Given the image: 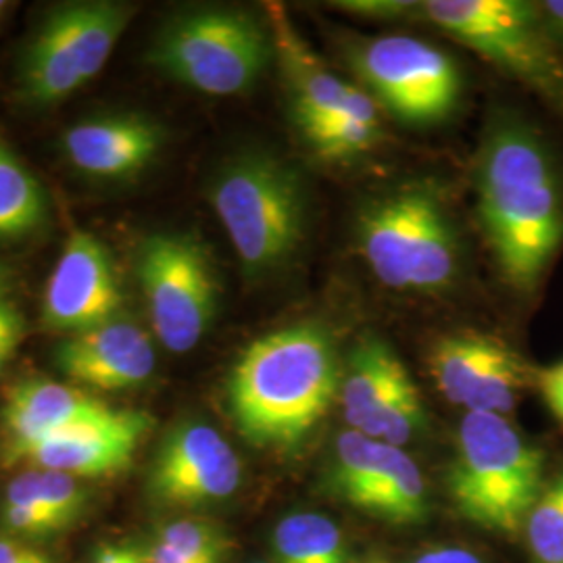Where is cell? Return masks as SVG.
Listing matches in <instances>:
<instances>
[{
  "label": "cell",
  "instance_id": "1",
  "mask_svg": "<svg viewBox=\"0 0 563 563\" xmlns=\"http://www.w3.org/2000/svg\"><path fill=\"white\" fill-rule=\"evenodd\" d=\"M476 211L501 280L534 297L563 246V174L534 123L495 109L474 169Z\"/></svg>",
  "mask_w": 563,
  "mask_h": 563
},
{
  "label": "cell",
  "instance_id": "2",
  "mask_svg": "<svg viewBox=\"0 0 563 563\" xmlns=\"http://www.w3.org/2000/svg\"><path fill=\"white\" fill-rule=\"evenodd\" d=\"M332 332L292 323L251 342L228 380L230 413L244 441L280 453L301 449L341 395Z\"/></svg>",
  "mask_w": 563,
  "mask_h": 563
},
{
  "label": "cell",
  "instance_id": "3",
  "mask_svg": "<svg viewBox=\"0 0 563 563\" xmlns=\"http://www.w3.org/2000/svg\"><path fill=\"white\" fill-rule=\"evenodd\" d=\"M357 251L386 288L439 297L462 276V236L455 218L428 184H405L363 205Z\"/></svg>",
  "mask_w": 563,
  "mask_h": 563
},
{
  "label": "cell",
  "instance_id": "4",
  "mask_svg": "<svg viewBox=\"0 0 563 563\" xmlns=\"http://www.w3.org/2000/svg\"><path fill=\"white\" fill-rule=\"evenodd\" d=\"M446 488L467 522L514 537L543 495V451L504 416L465 413Z\"/></svg>",
  "mask_w": 563,
  "mask_h": 563
},
{
  "label": "cell",
  "instance_id": "5",
  "mask_svg": "<svg viewBox=\"0 0 563 563\" xmlns=\"http://www.w3.org/2000/svg\"><path fill=\"white\" fill-rule=\"evenodd\" d=\"M209 201L249 278L276 272L301 246L307 197L301 176L269 153H244L225 163Z\"/></svg>",
  "mask_w": 563,
  "mask_h": 563
},
{
  "label": "cell",
  "instance_id": "6",
  "mask_svg": "<svg viewBox=\"0 0 563 563\" xmlns=\"http://www.w3.org/2000/svg\"><path fill=\"white\" fill-rule=\"evenodd\" d=\"M163 76L209 97L251 90L276 59L269 23L249 11L202 7L167 21L148 51Z\"/></svg>",
  "mask_w": 563,
  "mask_h": 563
},
{
  "label": "cell",
  "instance_id": "7",
  "mask_svg": "<svg viewBox=\"0 0 563 563\" xmlns=\"http://www.w3.org/2000/svg\"><path fill=\"white\" fill-rule=\"evenodd\" d=\"M422 15L507 76L522 81L563 118V59L537 2L428 0Z\"/></svg>",
  "mask_w": 563,
  "mask_h": 563
},
{
  "label": "cell",
  "instance_id": "8",
  "mask_svg": "<svg viewBox=\"0 0 563 563\" xmlns=\"http://www.w3.org/2000/svg\"><path fill=\"white\" fill-rule=\"evenodd\" d=\"M134 15L121 2H67L55 7L32 36L20 67L21 95L53 104L95 80Z\"/></svg>",
  "mask_w": 563,
  "mask_h": 563
},
{
  "label": "cell",
  "instance_id": "9",
  "mask_svg": "<svg viewBox=\"0 0 563 563\" xmlns=\"http://www.w3.org/2000/svg\"><path fill=\"white\" fill-rule=\"evenodd\" d=\"M346 59L363 90L405 125L443 123L462 101L460 65L430 42L399 34L355 38L346 46Z\"/></svg>",
  "mask_w": 563,
  "mask_h": 563
},
{
  "label": "cell",
  "instance_id": "10",
  "mask_svg": "<svg viewBox=\"0 0 563 563\" xmlns=\"http://www.w3.org/2000/svg\"><path fill=\"white\" fill-rule=\"evenodd\" d=\"M139 280L157 341L172 353L192 351L216 318L220 286L201 241L153 234L142 242Z\"/></svg>",
  "mask_w": 563,
  "mask_h": 563
},
{
  "label": "cell",
  "instance_id": "11",
  "mask_svg": "<svg viewBox=\"0 0 563 563\" xmlns=\"http://www.w3.org/2000/svg\"><path fill=\"white\" fill-rule=\"evenodd\" d=\"M342 416L353 432L402 449L426 428L420 390L388 342L365 334L342 369Z\"/></svg>",
  "mask_w": 563,
  "mask_h": 563
},
{
  "label": "cell",
  "instance_id": "12",
  "mask_svg": "<svg viewBox=\"0 0 563 563\" xmlns=\"http://www.w3.org/2000/svg\"><path fill=\"white\" fill-rule=\"evenodd\" d=\"M428 365L444 399L467 413L505 418L537 383V374L514 346L481 330L444 334L432 344Z\"/></svg>",
  "mask_w": 563,
  "mask_h": 563
},
{
  "label": "cell",
  "instance_id": "13",
  "mask_svg": "<svg viewBox=\"0 0 563 563\" xmlns=\"http://www.w3.org/2000/svg\"><path fill=\"white\" fill-rule=\"evenodd\" d=\"M332 493L344 504L393 526H416L430 514L422 470L402 449L342 432L330 470Z\"/></svg>",
  "mask_w": 563,
  "mask_h": 563
},
{
  "label": "cell",
  "instance_id": "14",
  "mask_svg": "<svg viewBox=\"0 0 563 563\" xmlns=\"http://www.w3.org/2000/svg\"><path fill=\"white\" fill-rule=\"evenodd\" d=\"M242 483V465L232 444L205 422L174 426L146 474L148 497L169 507H199L230 499Z\"/></svg>",
  "mask_w": 563,
  "mask_h": 563
},
{
  "label": "cell",
  "instance_id": "15",
  "mask_svg": "<svg viewBox=\"0 0 563 563\" xmlns=\"http://www.w3.org/2000/svg\"><path fill=\"white\" fill-rule=\"evenodd\" d=\"M121 288L99 239L76 230L67 239L42 299V323L67 336L118 318Z\"/></svg>",
  "mask_w": 563,
  "mask_h": 563
},
{
  "label": "cell",
  "instance_id": "16",
  "mask_svg": "<svg viewBox=\"0 0 563 563\" xmlns=\"http://www.w3.org/2000/svg\"><path fill=\"white\" fill-rule=\"evenodd\" d=\"M267 23L274 32L276 60L280 63L290 120L301 141L325 121L378 107L362 86L342 80L323 63L309 42L301 38L280 4H269Z\"/></svg>",
  "mask_w": 563,
  "mask_h": 563
},
{
  "label": "cell",
  "instance_id": "17",
  "mask_svg": "<svg viewBox=\"0 0 563 563\" xmlns=\"http://www.w3.org/2000/svg\"><path fill=\"white\" fill-rule=\"evenodd\" d=\"M151 426L153 418L142 411L113 409L101 420L78 423L41 441L7 449V460L74 478L109 476L132 463Z\"/></svg>",
  "mask_w": 563,
  "mask_h": 563
},
{
  "label": "cell",
  "instance_id": "18",
  "mask_svg": "<svg viewBox=\"0 0 563 563\" xmlns=\"http://www.w3.org/2000/svg\"><path fill=\"white\" fill-rule=\"evenodd\" d=\"M65 376L99 390H125L146 383L157 365L155 344L130 320H111L71 334L55 351Z\"/></svg>",
  "mask_w": 563,
  "mask_h": 563
},
{
  "label": "cell",
  "instance_id": "19",
  "mask_svg": "<svg viewBox=\"0 0 563 563\" xmlns=\"http://www.w3.org/2000/svg\"><path fill=\"white\" fill-rule=\"evenodd\" d=\"M162 144L157 123L128 113L80 121L63 136L69 163L81 174L101 180H121L139 174L155 159Z\"/></svg>",
  "mask_w": 563,
  "mask_h": 563
},
{
  "label": "cell",
  "instance_id": "20",
  "mask_svg": "<svg viewBox=\"0 0 563 563\" xmlns=\"http://www.w3.org/2000/svg\"><path fill=\"white\" fill-rule=\"evenodd\" d=\"M113 407L86 395L80 388L51 380L15 384L2 405V426L9 437L7 449L34 443L65 428L95 422Z\"/></svg>",
  "mask_w": 563,
  "mask_h": 563
},
{
  "label": "cell",
  "instance_id": "21",
  "mask_svg": "<svg viewBox=\"0 0 563 563\" xmlns=\"http://www.w3.org/2000/svg\"><path fill=\"white\" fill-rule=\"evenodd\" d=\"M46 218V190L7 142L0 141V241L30 236Z\"/></svg>",
  "mask_w": 563,
  "mask_h": 563
},
{
  "label": "cell",
  "instance_id": "22",
  "mask_svg": "<svg viewBox=\"0 0 563 563\" xmlns=\"http://www.w3.org/2000/svg\"><path fill=\"white\" fill-rule=\"evenodd\" d=\"M86 499V490L74 476L38 467H30L15 476L4 490V501L38 511L55 523L59 532L80 518Z\"/></svg>",
  "mask_w": 563,
  "mask_h": 563
},
{
  "label": "cell",
  "instance_id": "23",
  "mask_svg": "<svg viewBox=\"0 0 563 563\" xmlns=\"http://www.w3.org/2000/svg\"><path fill=\"white\" fill-rule=\"evenodd\" d=\"M278 563H349L341 528L320 514H292L274 532Z\"/></svg>",
  "mask_w": 563,
  "mask_h": 563
},
{
  "label": "cell",
  "instance_id": "24",
  "mask_svg": "<svg viewBox=\"0 0 563 563\" xmlns=\"http://www.w3.org/2000/svg\"><path fill=\"white\" fill-rule=\"evenodd\" d=\"M532 555L541 563H563V470L544 484L543 495L526 522Z\"/></svg>",
  "mask_w": 563,
  "mask_h": 563
},
{
  "label": "cell",
  "instance_id": "25",
  "mask_svg": "<svg viewBox=\"0 0 563 563\" xmlns=\"http://www.w3.org/2000/svg\"><path fill=\"white\" fill-rule=\"evenodd\" d=\"M159 543L176 551L188 563H222L225 541L213 523L205 520H178L159 530Z\"/></svg>",
  "mask_w": 563,
  "mask_h": 563
},
{
  "label": "cell",
  "instance_id": "26",
  "mask_svg": "<svg viewBox=\"0 0 563 563\" xmlns=\"http://www.w3.org/2000/svg\"><path fill=\"white\" fill-rule=\"evenodd\" d=\"M2 522L11 534L30 537V539H41V537H51V534L59 532L55 528V523L41 516L38 511H34L25 505L9 504V501H4L2 505Z\"/></svg>",
  "mask_w": 563,
  "mask_h": 563
},
{
  "label": "cell",
  "instance_id": "27",
  "mask_svg": "<svg viewBox=\"0 0 563 563\" xmlns=\"http://www.w3.org/2000/svg\"><path fill=\"white\" fill-rule=\"evenodd\" d=\"M25 336V320L20 307L7 297H0V374L18 353Z\"/></svg>",
  "mask_w": 563,
  "mask_h": 563
},
{
  "label": "cell",
  "instance_id": "28",
  "mask_svg": "<svg viewBox=\"0 0 563 563\" xmlns=\"http://www.w3.org/2000/svg\"><path fill=\"white\" fill-rule=\"evenodd\" d=\"M349 13L374 18V20H397L411 13H422V2H401V0H349L336 2Z\"/></svg>",
  "mask_w": 563,
  "mask_h": 563
},
{
  "label": "cell",
  "instance_id": "29",
  "mask_svg": "<svg viewBox=\"0 0 563 563\" xmlns=\"http://www.w3.org/2000/svg\"><path fill=\"white\" fill-rule=\"evenodd\" d=\"M537 386L549 411L563 423V362L541 369L537 374Z\"/></svg>",
  "mask_w": 563,
  "mask_h": 563
},
{
  "label": "cell",
  "instance_id": "30",
  "mask_svg": "<svg viewBox=\"0 0 563 563\" xmlns=\"http://www.w3.org/2000/svg\"><path fill=\"white\" fill-rule=\"evenodd\" d=\"M51 560L41 551L21 544L11 537H0V563H48Z\"/></svg>",
  "mask_w": 563,
  "mask_h": 563
},
{
  "label": "cell",
  "instance_id": "31",
  "mask_svg": "<svg viewBox=\"0 0 563 563\" xmlns=\"http://www.w3.org/2000/svg\"><path fill=\"white\" fill-rule=\"evenodd\" d=\"M92 563H148L146 553L134 544H104Z\"/></svg>",
  "mask_w": 563,
  "mask_h": 563
},
{
  "label": "cell",
  "instance_id": "32",
  "mask_svg": "<svg viewBox=\"0 0 563 563\" xmlns=\"http://www.w3.org/2000/svg\"><path fill=\"white\" fill-rule=\"evenodd\" d=\"M541 15H543L544 25L551 34L553 42L563 48V0H544L539 2Z\"/></svg>",
  "mask_w": 563,
  "mask_h": 563
},
{
  "label": "cell",
  "instance_id": "33",
  "mask_svg": "<svg viewBox=\"0 0 563 563\" xmlns=\"http://www.w3.org/2000/svg\"><path fill=\"white\" fill-rule=\"evenodd\" d=\"M411 563H483V560L465 549H437L423 553Z\"/></svg>",
  "mask_w": 563,
  "mask_h": 563
},
{
  "label": "cell",
  "instance_id": "34",
  "mask_svg": "<svg viewBox=\"0 0 563 563\" xmlns=\"http://www.w3.org/2000/svg\"><path fill=\"white\" fill-rule=\"evenodd\" d=\"M146 560L148 563H188L176 551H172L159 541H155V544L146 551Z\"/></svg>",
  "mask_w": 563,
  "mask_h": 563
},
{
  "label": "cell",
  "instance_id": "35",
  "mask_svg": "<svg viewBox=\"0 0 563 563\" xmlns=\"http://www.w3.org/2000/svg\"><path fill=\"white\" fill-rule=\"evenodd\" d=\"M9 280H11V274H9V269L0 263V297H4V292H7V288H9Z\"/></svg>",
  "mask_w": 563,
  "mask_h": 563
},
{
  "label": "cell",
  "instance_id": "36",
  "mask_svg": "<svg viewBox=\"0 0 563 563\" xmlns=\"http://www.w3.org/2000/svg\"><path fill=\"white\" fill-rule=\"evenodd\" d=\"M367 563H388L386 560H369Z\"/></svg>",
  "mask_w": 563,
  "mask_h": 563
},
{
  "label": "cell",
  "instance_id": "37",
  "mask_svg": "<svg viewBox=\"0 0 563 563\" xmlns=\"http://www.w3.org/2000/svg\"><path fill=\"white\" fill-rule=\"evenodd\" d=\"M4 7H7V2H2V0H0V13L4 11Z\"/></svg>",
  "mask_w": 563,
  "mask_h": 563
},
{
  "label": "cell",
  "instance_id": "38",
  "mask_svg": "<svg viewBox=\"0 0 563 563\" xmlns=\"http://www.w3.org/2000/svg\"><path fill=\"white\" fill-rule=\"evenodd\" d=\"M48 563H53V562H48Z\"/></svg>",
  "mask_w": 563,
  "mask_h": 563
}]
</instances>
